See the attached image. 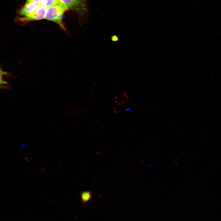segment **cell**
I'll use <instances>...</instances> for the list:
<instances>
[{
    "label": "cell",
    "mask_w": 221,
    "mask_h": 221,
    "mask_svg": "<svg viewBox=\"0 0 221 221\" xmlns=\"http://www.w3.org/2000/svg\"><path fill=\"white\" fill-rule=\"evenodd\" d=\"M68 10L61 2L55 4L47 8L45 19L56 23L62 30L66 31L63 17L64 13Z\"/></svg>",
    "instance_id": "obj_1"
},
{
    "label": "cell",
    "mask_w": 221,
    "mask_h": 221,
    "mask_svg": "<svg viewBox=\"0 0 221 221\" xmlns=\"http://www.w3.org/2000/svg\"><path fill=\"white\" fill-rule=\"evenodd\" d=\"M68 9L74 11L83 17L87 10V0H60Z\"/></svg>",
    "instance_id": "obj_2"
},
{
    "label": "cell",
    "mask_w": 221,
    "mask_h": 221,
    "mask_svg": "<svg viewBox=\"0 0 221 221\" xmlns=\"http://www.w3.org/2000/svg\"><path fill=\"white\" fill-rule=\"evenodd\" d=\"M47 8L41 5L33 12L18 19L21 23H24L29 21L45 19Z\"/></svg>",
    "instance_id": "obj_3"
},
{
    "label": "cell",
    "mask_w": 221,
    "mask_h": 221,
    "mask_svg": "<svg viewBox=\"0 0 221 221\" xmlns=\"http://www.w3.org/2000/svg\"><path fill=\"white\" fill-rule=\"evenodd\" d=\"M40 5L39 2L25 3L19 10L18 13L21 17L25 16L36 10Z\"/></svg>",
    "instance_id": "obj_4"
},
{
    "label": "cell",
    "mask_w": 221,
    "mask_h": 221,
    "mask_svg": "<svg viewBox=\"0 0 221 221\" xmlns=\"http://www.w3.org/2000/svg\"><path fill=\"white\" fill-rule=\"evenodd\" d=\"M92 193L90 191H85L82 192L80 194L81 202L84 204L88 201L91 198Z\"/></svg>",
    "instance_id": "obj_5"
},
{
    "label": "cell",
    "mask_w": 221,
    "mask_h": 221,
    "mask_svg": "<svg viewBox=\"0 0 221 221\" xmlns=\"http://www.w3.org/2000/svg\"><path fill=\"white\" fill-rule=\"evenodd\" d=\"M61 2L60 0H40V5L48 8L54 5Z\"/></svg>",
    "instance_id": "obj_6"
},
{
    "label": "cell",
    "mask_w": 221,
    "mask_h": 221,
    "mask_svg": "<svg viewBox=\"0 0 221 221\" xmlns=\"http://www.w3.org/2000/svg\"><path fill=\"white\" fill-rule=\"evenodd\" d=\"M111 39L113 42L118 41L119 40L118 37L115 35H113L111 37Z\"/></svg>",
    "instance_id": "obj_7"
},
{
    "label": "cell",
    "mask_w": 221,
    "mask_h": 221,
    "mask_svg": "<svg viewBox=\"0 0 221 221\" xmlns=\"http://www.w3.org/2000/svg\"><path fill=\"white\" fill-rule=\"evenodd\" d=\"M40 0H26V3H37L39 2Z\"/></svg>",
    "instance_id": "obj_8"
},
{
    "label": "cell",
    "mask_w": 221,
    "mask_h": 221,
    "mask_svg": "<svg viewBox=\"0 0 221 221\" xmlns=\"http://www.w3.org/2000/svg\"><path fill=\"white\" fill-rule=\"evenodd\" d=\"M126 110L127 111L130 112L132 111V110L130 108H127L126 109Z\"/></svg>",
    "instance_id": "obj_9"
}]
</instances>
